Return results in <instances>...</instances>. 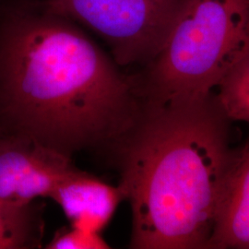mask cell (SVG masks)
I'll use <instances>...</instances> for the list:
<instances>
[{"instance_id":"30bf717a","label":"cell","mask_w":249,"mask_h":249,"mask_svg":"<svg viewBox=\"0 0 249 249\" xmlns=\"http://www.w3.org/2000/svg\"><path fill=\"white\" fill-rule=\"evenodd\" d=\"M47 249H110L101 232L73 227H63L54 233L46 245Z\"/></svg>"},{"instance_id":"5b68a950","label":"cell","mask_w":249,"mask_h":249,"mask_svg":"<svg viewBox=\"0 0 249 249\" xmlns=\"http://www.w3.org/2000/svg\"><path fill=\"white\" fill-rule=\"evenodd\" d=\"M76 167L71 157L27 138L0 132V202L31 204L50 197Z\"/></svg>"},{"instance_id":"8992f818","label":"cell","mask_w":249,"mask_h":249,"mask_svg":"<svg viewBox=\"0 0 249 249\" xmlns=\"http://www.w3.org/2000/svg\"><path fill=\"white\" fill-rule=\"evenodd\" d=\"M50 198L61 208L71 226L96 232L107 227L125 200L119 185H109L77 168L54 188Z\"/></svg>"},{"instance_id":"ba28073f","label":"cell","mask_w":249,"mask_h":249,"mask_svg":"<svg viewBox=\"0 0 249 249\" xmlns=\"http://www.w3.org/2000/svg\"><path fill=\"white\" fill-rule=\"evenodd\" d=\"M43 235L41 206L0 202V249H40Z\"/></svg>"},{"instance_id":"6da1fadb","label":"cell","mask_w":249,"mask_h":249,"mask_svg":"<svg viewBox=\"0 0 249 249\" xmlns=\"http://www.w3.org/2000/svg\"><path fill=\"white\" fill-rule=\"evenodd\" d=\"M142 112L131 75L46 0H0V130L71 157L117 153Z\"/></svg>"},{"instance_id":"7a4b0ae2","label":"cell","mask_w":249,"mask_h":249,"mask_svg":"<svg viewBox=\"0 0 249 249\" xmlns=\"http://www.w3.org/2000/svg\"><path fill=\"white\" fill-rule=\"evenodd\" d=\"M214 94L151 106L117 151L132 213L130 248L207 249L236 151Z\"/></svg>"},{"instance_id":"9c48e42d","label":"cell","mask_w":249,"mask_h":249,"mask_svg":"<svg viewBox=\"0 0 249 249\" xmlns=\"http://www.w3.org/2000/svg\"><path fill=\"white\" fill-rule=\"evenodd\" d=\"M215 89L214 98L223 115L249 124V50L224 74Z\"/></svg>"},{"instance_id":"277c9868","label":"cell","mask_w":249,"mask_h":249,"mask_svg":"<svg viewBox=\"0 0 249 249\" xmlns=\"http://www.w3.org/2000/svg\"><path fill=\"white\" fill-rule=\"evenodd\" d=\"M101 38L122 69L144 67L164 45L187 0H46Z\"/></svg>"},{"instance_id":"52a82bcc","label":"cell","mask_w":249,"mask_h":249,"mask_svg":"<svg viewBox=\"0 0 249 249\" xmlns=\"http://www.w3.org/2000/svg\"><path fill=\"white\" fill-rule=\"evenodd\" d=\"M207 249H249V142L236 151Z\"/></svg>"},{"instance_id":"3957f363","label":"cell","mask_w":249,"mask_h":249,"mask_svg":"<svg viewBox=\"0 0 249 249\" xmlns=\"http://www.w3.org/2000/svg\"><path fill=\"white\" fill-rule=\"evenodd\" d=\"M249 50V0H187L156 56L131 75L143 104L202 102Z\"/></svg>"},{"instance_id":"8fae6325","label":"cell","mask_w":249,"mask_h":249,"mask_svg":"<svg viewBox=\"0 0 249 249\" xmlns=\"http://www.w3.org/2000/svg\"><path fill=\"white\" fill-rule=\"evenodd\" d=\"M0 132H1V130H0Z\"/></svg>"}]
</instances>
